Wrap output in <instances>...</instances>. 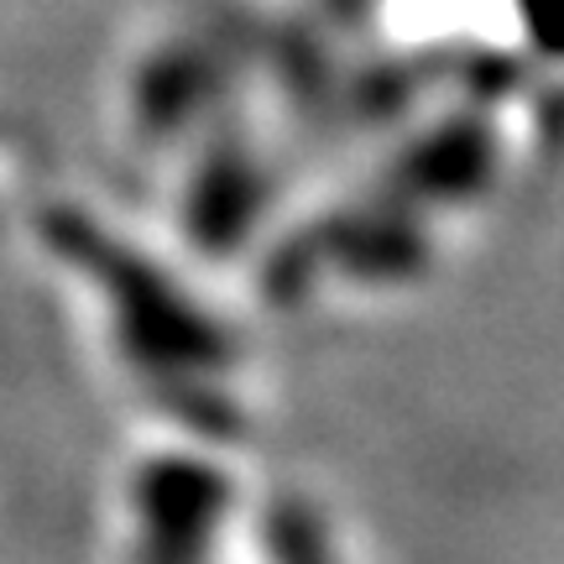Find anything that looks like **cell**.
I'll list each match as a JSON object with an SVG mask.
<instances>
[{"mask_svg": "<svg viewBox=\"0 0 564 564\" xmlns=\"http://www.w3.org/2000/svg\"><path fill=\"white\" fill-rule=\"evenodd\" d=\"M42 236L63 262L84 267L100 282L131 361L152 366L162 377L167 371H215V366H225L230 345H225L215 324L204 319V308H194V299L183 288H173L152 262H141L137 251H121L89 215L53 209L42 220Z\"/></svg>", "mask_w": 564, "mask_h": 564, "instance_id": "cell-1", "label": "cell"}, {"mask_svg": "<svg viewBox=\"0 0 564 564\" xmlns=\"http://www.w3.org/2000/svg\"><path fill=\"white\" fill-rule=\"evenodd\" d=\"M230 502V481L220 465H204L194 455H158L137 476V512L147 533L152 564H194Z\"/></svg>", "mask_w": 564, "mask_h": 564, "instance_id": "cell-2", "label": "cell"}, {"mask_svg": "<svg viewBox=\"0 0 564 564\" xmlns=\"http://www.w3.org/2000/svg\"><path fill=\"white\" fill-rule=\"evenodd\" d=\"M491 178V137L476 121H449L408 158V194L419 199H470Z\"/></svg>", "mask_w": 564, "mask_h": 564, "instance_id": "cell-3", "label": "cell"}, {"mask_svg": "<svg viewBox=\"0 0 564 564\" xmlns=\"http://www.w3.org/2000/svg\"><path fill=\"white\" fill-rule=\"evenodd\" d=\"M251 215H257V178H251V167L236 158L209 162L199 188H194V209H188L194 236L204 246H230Z\"/></svg>", "mask_w": 564, "mask_h": 564, "instance_id": "cell-4", "label": "cell"}, {"mask_svg": "<svg viewBox=\"0 0 564 564\" xmlns=\"http://www.w3.org/2000/svg\"><path fill=\"white\" fill-rule=\"evenodd\" d=\"M272 564H335L319 518L303 502H282L272 512Z\"/></svg>", "mask_w": 564, "mask_h": 564, "instance_id": "cell-5", "label": "cell"}, {"mask_svg": "<svg viewBox=\"0 0 564 564\" xmlns=\"http://www.w3.org/2000/svg\"><path fill=\"white\" fill-rule=\"evenodd\" d=\"M523 11H528V32L544 47L564 53V0H523Z\"/></svg>", "mask_w": 564, "mask_h": 564, "instance_id": "cell-6", "label": "cell"}]
</instances>
